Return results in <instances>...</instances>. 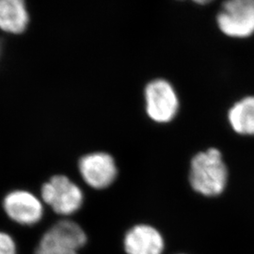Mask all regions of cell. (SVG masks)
I'll return each mask as SVG.
<instances>
[{
    "instance_id": "6da1fadb",
    "label": "cell",
    "mask_w": 254,
    "mask_h": 254,
    "mask_svg": "<svg viewBox=\"0 0 254 254\" xmlns=\"http://www.w3.org/2000/svg\"><path fill=\"white\" fill-rule=\"evenodd\" d=\"M189 180L191 188L206 197L220 195L226 188L228 170L222 154L216 148H210L193 156Z\"/></svg>"
},
{
    "instance_id": "7a4b0ae2",
    "label": "cell",
    "mask_w": 254,
    "mask_h": 254,
    "mask_svg": "<svg viewBox=\"0 0 254 254\" xmlns=\"http://www.w3.org/2000/svg\"><path fill=\"white\" fill-rule=\"evenodd\" d=\"M41 200L56 214L70 216L80 209L84 195L81 189L68 176L56 174L42 185Z\"/></svg>"
},
{
    "instance_id": "3957f363",
    "label": "cell",
    "mask_w": 254,
    "mask_h": 254,
    "mask_svg": "<svg viewBox=\"0 0 254 254\" xmlns=\"http://www.w3.org/2000/svg\"><path fill=\"white\" fill-rule=\"evenodd\" d=\"M86 242L87 236L77 223L61 220L42 236L34 254H78Z\"/></svg>"
},
{
    "instance_id": "277c9868",
    "label": "cell",
    "mask_w": 254,
    "mask_h": 254,
    "mask_svg": "<svg viewBox=\"0 0 254 254\" xmlns=\"http://www.w3.org/2000/svg\"><path fill=\"white\" fill-rule=\"evenodd\" d=\"M146 113L157 124H167L176 117L179 98L172 83L162 78L154 79L144 89Z\"/></svg>"
},
{
    "instance_id": "5b68a950",
    "label": "cell",
    "mask_w": 254,
    "mask_h": 254,
    "mask_svg": "<svg viewBox=\"0 0 254 254\" xmlns=\"http://www.w3.org/2000/svg\"><path fill=\"white\" fill-rule=\"evenodd\" d=\"M220 31L226 36L246 38L254 33V0H230L217 15Z\"/></svg>"
},
{
    "instance_id": "8992f818",
    "label": "cell",
    "mask_w": 254,
    "mask_h": 254,
    "mask_svg": "<svg viewBox=\"0 0 254 254\" xmlns=\"http://www.w3.org/2000/svg\"><path fill=\"white\" fill-rule=\"evenodd\" d=\"M6 216L16 224L34 226L44 217V202L34 193L25 189L9 191L2 200Z\"/></svg>"
},
{
    "instance_id": "52a82bcc",
    "label": "cell",
    "mask_w": 254,
    "mask_h": 254,
    "mask_svg": "<svg viewBox=\"0 0 254 254\" xmlns=\"http://www.w3.org/2000/svg\"><path fill=\"white\" fill-rule=\"evenodd\" d=\"M78 171L84 182L95 190L109 188L118 175L113 156L105 152L83 155L78 161Z\"/></svg>"
},
{
    "instance_id": "ba28073f",
    "label": "cell",
    "mask_w": 254,
    "mask_h": 254,
    "mask_svg": "<svg viewBox=\"0 0 254 254\" xmlns=\"http://www.w3.org/2000/svg\"><path fill=\"white\" fill-rule=\"evenodd\" d=\"M125 248L128 254H161L163 237L150 225H136L127 233Z\"/></svg>"
},
{
    "instance_id": "9c48e42d",
    "label": "cell",
    "mask_w": 254,
    "mask_h": 254,
    "mask_svg": "<svg viewBox=\"0 0 254 254\" xmlns=\"http://www.w3.org/2000/svg\"><path fill=\"white\" fill-rule=\"evenodd\" d=\"M30 16L25 0H0V31L19 36L27 31Z\"/></svg>"
},
{
    "instance_id": "30bf717a",
    "label": "cell",
    "mask_w": 254,
    "mask_h": 254,
    "mask_svg": "<svg viewBox=\"0 0 254 254\" xmlns=\"http://www.w3.org/2000/svg\"><path fill=\"white\" fill-rule=\"evenodd\" d=\"M228 120L237 134L254 135V96L236 103L228 112Z\"/></svg>"
},
{
    "instance_id": "8fae6325",
    "label": "cell",
    "mask_w": 254,
    "mask_h": 254,
    "mask_svg": "<svg viewBox=\"0 0 254 254\" xmlns=\"http://www.w3.org/2000/svg\"><path fill=\"white\" fill-rule=\"evenodd\" d=\"M0 254H18L17 246L12 236L0 231Z\"/></svg>"
}]
</instances>
